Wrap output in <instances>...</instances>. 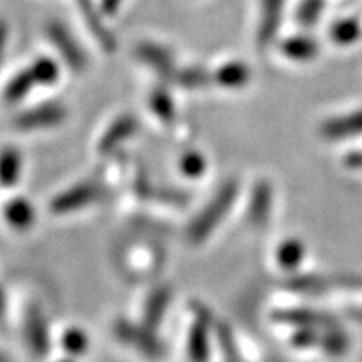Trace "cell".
Returning <instances> with one entry per match:
<instances>
[{
    "instance_id": "30",
    "label": "cell",
    "mask_w": 362,
    "mask_h": 362,
    "mask_svg": "<svg viewBox=\"0 0 362 362\" xmlns=\"http://www.w3.org/2000/svg\"><path fill=\"white\" fill-rule=\"evenodd\" d=\"M7 24L6 22L0 21V62H2L4 52H6V45H7Z\"/></svg>"
},
{
    "instance_id": "31",
    "label": "cell",
    "mask_w": 362,
    "mask_h": 362,
    "mask_svg": "<svg viewBox=\"0 0 362 362\" xmlns=\"http://www.w3.org/2000/svg\"><path fill=\"white\" fill-rule=\"evenodd\" d=\"M7 317V297L6 292H4L2 285H0V325H4Z\"/></svg>"
},
{
    "instance_id": "21",
    "label": "cell",
    "mask_w": 362,
    "mask_h": 362,
    "mask_svg": "<svg viewBox=\"0 0 362 362\" xmlns=\"http://www.w3.org/2000/svg\"><path fill=\"white\" fill-rule=\"evenodd\" d=\"M330 40L339 45H351L357 42L362 35V25L356 17H346L334 22L329 29Z\"/></svg>"
},
{
    "instance_id": "4",
    "label": "cell",
    "mask_w": 362,
    "mask_h": 362,
    "mask_svg": "<svg viewBox=\"0 0 362 362\" xmlns=\"http://www.w3.org/2000/svg\"><path fill=\"white\" fill-rule=\"evenodd\" d=\"M67 117V110L61 103H42L22 111L13 124L21 131H44L61 126Z\"/></svg>"
},
{
    "instance_id": "22",
    "label": "cell",
    "mask_w": 362,
    "mask_h": 362,
    "mask_svg": "<svg viewBox=\"0 0 362 362\" xmlns=\"http://www.w3.org/2000/svg\"><path fill=\"white\" fill-rule=\"evenodd\" d=\"M89 336L81 327H69L62 332L61 347L67 357L78 359V357L86 356L89 352Z\"/></svg>"
},
{
    "instance_id": "11",
    "label": "cell",
    "mask_w": 362,
    "mask_h": 362,
    "mask_svg": "<svg viewBox=\"0 0 362 362\" xmlns=\"http://www.w3.org/2000/svg\"><path fill=\"white\" fill-rule=\"evenodd\" d=\"M4 220L13 232H29L37 220L35 206L24 197H13L4 205Z\"/></svg>"
},
{
    "instance_id": "24",
    "label": "cell",
    "mask_w": 362,
    "mask_h": 362,
    "mask_svg": "<svg viewBox=\"0 0 362 362\" xmlns=\"http://www.w3.org/2000/svg\"><path fill=\"white\" fill-rule=\"evenodd\" d=\"M30 72H33L35 83L42 88L47 86H54L61 78V69H59L57 62L51 57H39L35 59L33 64L29 66Z\"/></svg>"
},
{
    "instance_id": "20",
    "label": "cell",
    "mask_w": 362,
    "mask_h": 362,
    "mask_svg": "<svg viewBox=\"0 0 362 362\" xmlns=\"http://www.w3.org/2000/svg\"><path fill=\"white\" fill-rule=\"evenodd\" d=\"M35 86H37V83H35L33 72L27 67V69L21 71L19 74H16L11 81H8L6 89H4V99H6V103L8 104H17L24 101Z\"/></svg>"
},
{
    "instance_id": "6",
    "label": "cell",
    "mask_w": 362,
    "mask_h": 362,
    "mask_svg": "<svg viewBox=\"0 0 362 362\" xmlns=\"http://www.w3.org/2000/svg\"><path fill=\"white\" fill-rule=\"evenodd\" d=\"M194 314L197 317H194L187 334V359L188 362H210L211 317L202 307H198Z\"/></svg>"
},
{
    "instance_id": "16",
    "label": "cell",
    "mask_w": 362,
    "mask_h": 362,
    "mask_svg": "<svg viewBox=\"0 0 362 362\" xmlns=\"http://www.w3.org/2000/svg\"><path fill=\"white\" fill-rule=\"evenodd\" d=\"M24 158L19 148L7 144L0 148V187L12 188L19 183Z\"/></svg>"
},
{
    "instance_id": "28",
    "label": "cell",
    "mask_w": 362,
    "mask_h": 362,
    "mask_svg": "<svg viewBox=\"0 0 362 362\" xmlns=\"http://www.w3.org/2000/svg\"><path fill=\"white\" fill-rule=\"evenodd\" d=\"M123 0H101V11L104 16H115Z\"/></svg>"
},
{
    "instance_id": "23",
    "label": "cell",
    "mask_w": 362,
    "mask_h": 362,
    "mask_svg": "<svg viewBox=\"0 0 362 362\" xmlns=\"http://www.w3.org/2000/svg\"><path fill=\"white\" fill-rule=\"evenodd\" d=\"M173 81L185 89H202V88H206L208 84L214 83L210 72L198 66L176 69Z\"/></svg>"
},
{
    "instance_id": "29",
    "label": "cell",
    "mask_w": 362,
    "mask_h": 362,
    "mask_svg": "<svg viewBox=\"0 0 362 362\" xmlns=\"http://www.w3.org/2000/svg\"><path fill=\"white\" fill-rule=\"evenodd\" d=\"M346 165L351 170H361L362 171V151L351 153L346 156Z\"/></svg>"
},
{
    "instance_id": "26",
    "label": "cell",
    "mask_w": 362,
    "mask_h": 362,
    "mask_svg": "<svg viewBox=\"0 0 362 362\" xmlns=\"http://www.w3.org/2000/svg\"><path fill=\"white\" fill-rule=\"evenodd\" d=\"M206 168H208V161L205 155L200 151L189 149V151L183 153L180 158V171L187 176V178H192V180L202 178V176L205 175Z\"/></svg>"
},
{
    "instance_id": "32",
    "label": "cell",
    "mask_w": 362,
    "mask_h": 362,
    "mask_svg": "<svg viewBox=\"0 0 362 362\" xmlns=\"http://www.w3.org/2000/svg\"><path fill=\"white\" fill-rule=\"evenodd\" d=\"M0 362H11V359H8L7 354L4 351H0Z\"/></svg>"
},
{
    "instance_id": "33",
    "label": "cell",
    "mask_w": 362,
    "mask_h": 362,
    "mask_svg": "<svg viewBox=\"0 0 362 362\" xmlns=\"http://www.w3.org/2000/svg\"><path fill=\"white\" fill-rule=\"evenodd\" d=\"M59 362H76V361L72 359V357H66V359H61Z\"/></svg>"
},
{
    "instance_id": "2",
    "label": "cell",
    "mask_w": 362,
    "mask_h": 362,
    "mask_svg": "<svg viewBox=\"0 0 362 362\" xmlns=\"http://www.w3.org/2000/svg\"><path fill=\"white\" fill-rule=\"evenodd\" d=\"M116 341L148 361H161L166 356V347L156 330L143 322H131L128 319H117L112 324Z\"/></svg>"
},
{
    "instance_id": "15",
    "label": "cell",
    "mask_w": 362,
    "mask_h": 362,
    "mask_svg": "<svg viewBox=\"0 0 362 362\" xmlns=\"http://www.w3.org/2000/svg\"><path fill=\"white\" fill-rule=\"evenodd\" d=\"M214 83L220 88L225 89H242L250 83L252 79V71L245 62L240 61H230L225 62L223 66H220L215 71V74L211 76Z\"/></svg>"
},
{
    "instance_id": "12",
    "label": "cell",
    "mask_w": 362,
    "mask_h": 362,
    "mask_svg": "<svg viewBox=\"0 0 362 362\" xmlns=\"http://www.w3.org/2000/svg\"><path fill=\"white\" fill-rule=\"evenodd\" d=\"M136 56H138L144 64L156 71L158 74L166 79H173L176 67V61L168 49L163 45L153 44V42H143L136 47Z\"/></svg>"
},
{
    "instance_id": "7",
    "label": "cell",
    "mask_w": 362,
    "mask_h": 362,
    "mask_svg": "<svg viewBox=\"0 0 362 362\" xmlns=\"http://www.w3.org/2000/svg\"><path fill=\"white\" fill-rule=\"evenodd\" d=\"M319 136L325 141H347L362 136V110L334 115L319 126Z\"/></svg>"
},
{
    "instance_id": "27",
    "label": "cell",
    "mask_w": 362,
    "mask_h": 362,
    "mask_svg": "<svg viewBox=\"0 0 362 362\" xmlns=\"http://www.w3.org/2000/svg\"><path fill=\"white\" fill-rule=\"evenodd\" d=\"M325 8V0H302L297 8V22L304 27H312L320 19Z\"/></svg>"
},
{
    "instance_id": "1",
    "label": "cell",
    "mask_w": 362,
    "mask_h": 362,
    "mask_svg": "<svg viewBox=\"0 0 362 362\" xmlns=\"http://www.w3.org/2000/svg\"><path fill=\"white\" fill-rule=\"evenodd\" d=\"M238 192L240 185L237 180L225 181L216 189V193L208 200L206 205L189 221L187 228V238L192 245H202L218 230V226L223 223L226 215L232 211L235 202L238 198Z\"/></svg>"
},
{
    "instance_id": "13",
    "label": "cell",
    "mask_w": 362,
    "mask_h": 362,
    "mask_svg": "<svg viewBox=\"0 0 362 362\" xmlns=\"http://www.w3.org/2000/svg\"><path fill=\"white\" fill-rule=\"evenodd\" d=\"M171 304V288L168 285H160L155 291L149 292L144 302L143 309V324H146L148 327L158 330L163 325L166 314H168Z\"/></svg>"
},
{
    "instance_id": "9",
    "label": "cell",
    "mask_w": 362,
    "mask_h": 362,
    "mask_svg": "<svg viewBox=\"0 0 362 362\" xmlns=\"http://www.w3.org/2000/svg\"><path fill=\"white\" fill-rule=\"evenodd\" d=\"M138 129L139 123L134 116L123 115L116 117V119L107 126V129L104 131L101 139H99L98 151L104 156L111 155L116 149H119V146H123L126 141H129V139L138 133Z\"/></svg>"
},
{
    "instance_id": "5",
    "label": "cell",
    "mask_w": 362,
    "mask_h": 362,
    "mask_svg": "<svg viewBox=\"0 0 362 362\" xmlns=\"http://www.w3.org/2000/svg\"><path fill=\"white\" fill-rule=\"evenodd\" d=\"M22 336L24 342L34 357H45L51 351V336H49L47 320L39 307L25 309L24 322H22Z\"/></svg>"
},
{
    "instance_id": "17",
    "label": "cell",
    "mask_w": 362,
    "mask_h": 362,
    "mask_svg": "<svg viewBox=\"0 0 362 362\" xmlns=\"http://www.w3.org/2000/svg\"><path fill=\"white\" fill-rule=\"evenodd\" d=\"M76 2H78V7L81 8V13H83L89 30L96 35L99 45H101L104 51L107 52L115 51L116 49L115 35H112L110 30H107V27L104 25L101 16H99L98 8L94 7V4L90 2V0H76Z\"/></svg>"
},
{
    "instance_id": "19",
    "label": "cell",
    "mask_w": 362,
    "mask_h": 362,
    "mask_svg": "<svg viewBox=\"0 0 362 362\" xmlns=\"http://www.w3.org/2000/svg\"><path fill=\"white\" fill-rule=\"evenodd\" d=\"M305 257V247L300 240L287 238L279 243L275 250V260L280 269L284 270H296L302 264Z\"/></svg>"
},
{
    "instance_id": "14",
    "label": "cell",
    "mask_w": 362,
    "mask_h": 362,
    "mask_svg": "<svg viewBox=\"0 0 362 362\" xmlns=\"http://www.w3.org/2000/svg\"><path fill=\"white\" fill-rule=\"evenodd\" d=\"M272 206H274L272 188L269 183L262 181L257 187H253V192L250 194V202H248V220L257 226L265 225L272 216Z\"/></svg>"
},
{
    "instance_id": "8",
    "label": "cell",
    "mask_w": 362,
    "mask_h": 362,
    "mask_svg": "<svg viewBox=\"0 0 362 362\" xmlns=\"http://www.w3.org/2000/svg\"><path fill=\"white\" fill-rule=\"evenodd\" d=\"M47 34L51 42L56 45L59 54L64 59L66 64L74 72H83L86 69V66H88V57H86L84 51L81 49V45L76 42V39L72 37L69 30H67L64 25L54 22V24H49Z\"/></svg>"
},
{
    "instance_id": "10",
    "label": "cell",
    "mask_w": 362,
    "mask_h": 362,
    "mask_svg": "<svg viewBox=\"0 0 362 362\" xmlns=\"http://www.w3.org/2000/svg\"><path fill=\"white\" fill-rule=\"evenodd\" d=\"M285 0H262V12L259 30H257V45L267 49L277 37L280 22L284 17Z\"/></svg>"
},
{
    "instance_id": "3",
    "label": "cell",
    "mask_w": 362,
    "mask_h": 362,
    "mask_svg": "<svg viewBox=\"0 0 362 362\" xmlns=\"http://www.w3.org/2000/svg\"><path fill=\"white\" fill-rule=\"evenodd\" d=\"M106 198V188L96 181H83V183L72 185L62 189L49 203V210L54 215H71L79 210L98 205Z\"/></svg>"
},
{
    "instance_id": "25",
    "label": "cell",
    "mask_w": 362,
    "mask_h": 362,
    "mask_svg": "<svg viewBox=\"0 0 362 362\" xmlns=\"http://www.w3.org/2000/svg\"><path fill=\"white\" fill-rule=\"evenodd\" d=\"M149 107L155 115L160 117L163 123H171L176 117V107L173 98L170 96L168 90L158 88L149 94Z\"/></svg>"
},
{
    "instance_id": "18",
    "label": "cell",
    "mask_w": 362,
    "mask_h": 362,
    "mask_svg": "<svg viewBox=\"0 0 362 362\" xmlns=\"http://www.w3.org/2000/svg\"><path fill=\"white\" fill-rule=\"evenodd\" d=\"M280 51L287 59L296 62H307L317 57L319 54V44L310 35H291L280 44Z\"/></svg>"
}]
</instances>
